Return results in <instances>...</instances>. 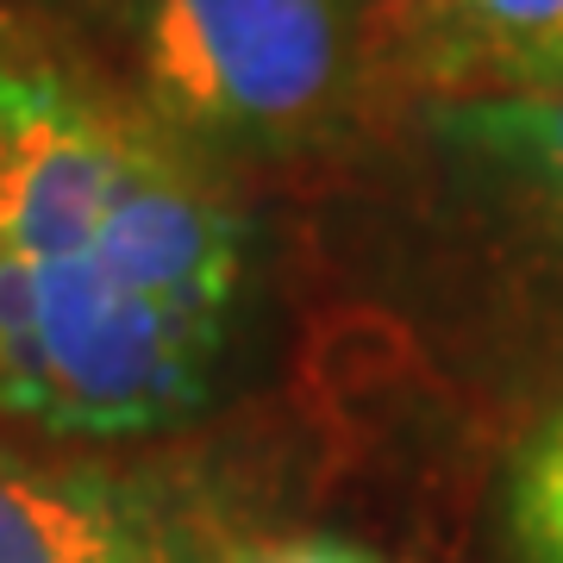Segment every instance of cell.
Instances as JSON below:
<instances>
[{
  "mask_svg": "<svg viewBox=\"0 0 563 563\" xmlns=\"http://www.w3.org/2000/svg\"><path fill=\"white\" fill-rule=\"evenodd\" d=\"M213 163L32 57H0V413L51 439L195 420L244 301Z\"/></svg>",
  "mask_w": 563,
  "mask_h": 563,
  "instance_id": "cell-1",
  "label": "cell"
},
{
  "mask_svg": "<svg viewBox=\"0 0 563 563\" xmlns=\"http://www.w3.org/2000/svg\"><path fill=\"white\" fill-rule=\"evenodd\" d=\"M120 38L132 107L207 163L307 157L383 81L344 0H132Z\"/></svg>",
  "mask_w": 563,
  "mask_h": 563,
  "instance_id": "cell-2",
  "label": "cell"
},
{
  "mask_svg": "<svg viewBox=\"0 0 563 563\" xmlns=\"http://www.w3.org/2000/svg\"><path fill=\"white\" fill-rule=\"evenodd\" d=\"M0 563H225L151 476L0 444Z\"/></svg>",
  "mask_w": 563,
  "mask_h": 563,
  "instance_id": "cell-3",
  "label": "cell"
},
{
  "mask_svg": "<svg viewBox=\"0 0 563 563\" xmlns=\"http://www.w3.org/2000/svg\"><path fill=\"white\" fill-rule=\"evenodd\" d=\"M388 76L451 101H495L563 76V0H426L388 44Z\"/></svg>",
  "mask_w": 563,
  "mask_h": 563,
  "instance_id": "cell-4",
  "label": "cell"
},
{
  "mask_svg": "<svg viewBox=\"0 0 563 563\" xmlns=\"http://www.w3.org/2000/svg\"><path fill=\"white\" fill-rule=\"evenodd\" d=\"M432 139L563 282V76L495 101L432 107Z\"/></svg>",
  "mask_w": 563,
  "mask_h": 563,
  "instance_id": "cell-5",
  "label": "cell"
},
{
  "mask_svg": "<svg viewBox=\"0 0 563 563\" xmlns=\"http://www.w3.org/2000/svg\"><path fill=\"white\" fill-rule=\"evenodd\" d=\"M507 539L520 563H563V407L532 426L507 470Z\"/></svg>",
  "mask_w": 563,
  "mask_h": 563,
  "instance_id": "cell-6",
  "label": "cell"
},
{
  "mask_svg": "<svg viewBox=\"0 0 563 563\" xmlns=\"http://www.w3.org/2000/svg\"><path fill=\"white\" fill-rule=\"evenodd\" d=\"M225 563H388V558L357 539H332V532H282V539L225 544Z\"/></svg>",
  "mask_w": 563,
  "mask_h": 563,
  "instance_id": "cell-7",
  "label": "cell"
},
{
  "mask_svg": "<svg viewBox=\"0 0 563 563\" xmlns=\"http://www.w3.org/2000/svg\"><path fill=\"white\" fill-rule=\"evenodd\" d=\"M344 7L363 20V32H369V44H376V63H383V76H388V44L420 20L426 0H344Z\"/></svg>",
  "mask_w": 563,
  "mask_h": 563,
  "instance_id": "cell-8",
  "label": "cell"
},
{
  "mask_svg": "<svg viewBox=\"0 0 563 563\" xmlns=\"http://www.w3.org/2000/svg\"><path fill=\"white\" fill-rule=\"evenodd\" d=\"M38 7H51V13H69V20H107V25H120L132 0H38Z\"/></svg>",
  "mask_w": 563,
  "mask_h": 563,
  "instance_id": "cell-9",
  "label": "cell"
},
{
  "mask_svg": "<svg viewBox=\"0 0 563 563\" xmlns=\"http://www.w3.org/2000/svg\"><path fill=\"white\" fill-rule=\"evenodd\" d=\"M0 57H20V51H13V25H7V13H0Z\"/></svg>",
  "mask_w": 563,
  "mask_h": 563,
  "instance_id": "cell-10",
  "label": "cell"
}]
</instances>
